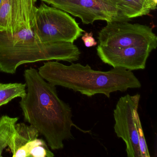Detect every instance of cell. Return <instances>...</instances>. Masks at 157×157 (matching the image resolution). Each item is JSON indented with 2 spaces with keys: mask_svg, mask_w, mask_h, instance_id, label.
<instances>
[{
  "mask_svg": "<svg viewBox=\"0 0 157 157\" xmlns=\"http://www.w3.org/2000/svg\"><path fill=\"white\" fill-rule=\"evenodd\" d=\"M24 76L26 92L20 105L25 121L44 137L51 149H61L64 140L74 139L73 126L87 133L74 124L71 108L59 98L56 86L33 68L25 70Z\"/></svg>",
  "mask_w": 157,
  "mask_h": 157,
  "instance_id": "cell-1",
  "label": "cell"
},
{
  "mask_svg": "<svg viewBox=\"0 0 157 157\" xmlns=\"http://www.w3.org/2000/svg\"><path fill=\"white\" fill-rule=\"evenodd\" d=\"M39 75L54 86H61L92 97L104 94L110 98L112 93L125 92L141 87L139 80L130 71L113 68L108 71L93 69L88 64L72 63L67 66L56 61L45 62L38 69Z\"/></svg>",
  "mask_w": 157,
  "mask_h": 157,
  "instance_id": "cell-2",
  "label": "cell"
},
{
  "mask_svg": "<svg viewBox=\"0 0 157 157\" xmlns=\"http://www.w3.org/2000/svg\"><path fill=\"white\" fill-rule=\"evenodd\" d=\"M81 52L74 43L41 42L30 29L14 34L0 30V71L16 73L18 67L41 61L72 62L79 59Z\"/></svg>",
  "mask_w": 157,
  "mask_h": 157,
  "instance_id": "cell-3",
  "label": "cell"
},
{
  "mask_svg": "<svg viewBox=\"0 0 157 157\" xmlns=\"http://www.w3.org/2000/svg\"><path fill=\"white\" fill-rule=\"evenodd\" d=\"M31 30L44 43H74L85 32L67 13L44 2L36 9Z\"/></svg>",
  "mask_w": 157,
  "mask_h": 157,
  "instance_id": "cell-4",
  "label": "cell"
},
{
  "mask_svg": "<svg viewBox=\"0 0 157 157\" xmlns=\"http://www.w3.org/2000/svg\"><path fill=\"white\" fill-rule=\"evenodd\" d=\"M98 39L100 45L113 48L139 46L153 50L157 47V36L151 27L128 22H107Z\"/></svg>",
  "mask_w": 157,
  "mask_h": 157,
  "instance_id": "cell-5",
  "label": "cell"
},
{
  "mask_svg": "<svg viewBox=\"0 0 157 157\" xmlns=\"http://www.w3.org/2000/svg\"><path fill=\"white\" fill-rule=\"evenodd\" d=\"M140 94H126L119 98L113 111L115 132L126 144L128 157H140L134 111L139 108Z\"/></svg>",
  "mask_w": 157,
  "mask_h": 157,
  "instance_id": "cell-6",
  "label": "cell"
},
{
  "mask_svg": "<svg viewBox=\"0 0 157 157\" xmlns=\"http://www.w3.org/2000/svg\"><path fill=\"white\" fill-rule=\"evenodd\" d=\"M37 0H2L0 6V30L14 34L31 29Z\"/></svg>",
  "mask_w": 157,
  "mask_h": 157,
  "instance_id": "cell-7",
  "label": "cell"
},
{
  "mask_svg": "<svg viewBox=\"0 0 157 157\" xmlns=\"http://www.w3.org/2000/svg\"><path fill=\"white\" fill-rule=\"evenodd\" d=\"M96 51L100 59L105 64L113 68H122L132 71L144 70L147 59L153 50L144 47L113 48L99 45Z\"/></svg>",
  "mask_w": 157,
  "mask_h": 157,
  "instance_id": "cell-8",
  "label": "cell"
},
{
  "mask_svg": "<svg viewBox=\"0 0 157 157\" xmlns=\"http://www.w3.org/2000/svg\"><path fill=\"white\" fill-rule=\"evenodd\" d=\"M50 5L81 20L84 24L96 21H114L113 17L94 0H53Z\"/></svg>",
  "mask_w": 157,
  "mask_h": 157,
  "instance_id": "cell-9",
  "label": "cell"
},
{
  "mask_svg": "<svg viewBox=\"0 0 157 157\" xmlns=\"http://www.w3.org/2000/svg\"><path fill=\"white\" fill-rule=\"evenodd\" d=\"M39 133L35 128L24 123H16L15 130L8 147L13 157H29L30 143L38 138Z\"/></svg>",
  "mask_w": 157,
  "mask_h": 157,
  "instance_id": "cell-10",
  "label": "cell"
},
{
  "mask_svg": "<svg viewBox=\"0 0 157 157\" xmlns=\"http://www.w3.org/2000/svg\"><path fill=\"white\" fill-rule=\"evenodd\" d=\"M117 10L124 21L132 18L148 15L151 10L147 0H118Z\"/></svg>",
  "mask_w": 157,
  "mask_h": 157,
  "instance_id": "cell-11",
  "label": "cell"
},
{
  "mask_svg": "<svg viewBox=\"0 0 157 157\" xmlns=\"http://www.w3.org/2000/svg\"><path fill=\"white\" fill-rule=\"evenodd\" d=\"M26 92L25 83L0 82V107L15 98H22Z\"/></svg>",
  "mask_w": 157,
  "mask_h": 157,
  "instance_id": "cell-12",
  "label": "cell"
},
{
  "mask_svg": "<svg viewBox=\"0 0 157 157\" xmlns=\"http://www.w3.org/2000/svg\"><path fill=\"white\" fill-rule=\"evenodd\" d=\"M18 119V117L7 115L0 117V157H2L3 150L9 146Z\"/></svg>",
  "mask_w": 157,
  "mask_h": 157,
  "instance_id": "cell-13",
  "label": "cell"
},
{
  "mask_svg": "<svg viewBox=\"0 0 157 157\" xmlns=\"http://www.w3.org/2000/svg\"><path fill=\"white\" fill-rule=\"evenodd\" d=\"M28 153L29 157H53L55 156L53 152L49 149L45 141L38 138L31 142Z\"/></svg>",
  "mask_w": 157,
  "mask_h": 157,
  "instance_id": "cell-14",
  "label": "cell"
},
{
  "mask_svg": "<svg viewBox=\"0 0 157 157\" xmlns=\"http://www.w3.org/2000/svg\"><path fill=\"white\" fill-rule=\"evenodd\" d=\"M138 108H136L134 111V117L137 129L138 136L139 146L140 151V157H150L147 145L144 136V132L143 131L142 125L139 115L138 113Z\"/></svg>",
  "mask_w": 157,
  "mask_h": 157,
  "instance_id": "cell-15",
  "label": "cell"
},
{
  "mask_svg": "<svg viewBox=\"0 0 157 157\" xmlns=\"http://www.w3.org/2000/svg\"><path fill=\"white\" fill-rule=\"evenodd\" d=\"M104 8L114 20V21L125 22L119 15L117 10L118 0H94Z\"/></svg>",
  "mask_w": 157,
  "mask_h": 157,
  "instance_id": "cell-16",
  "label": "cell"
},
{
  "mask_svg": "<svg viewBox=\"0 0 157 157\" xmlns=\"http://www.w3.org/2000/svg\"><path fill=\"white\" fill-rule=\"evenodd\" d=\"M82 40L83 41L85 46L87 48L92 47L97 45V42L93 37L92 32L85 33L82 36Z\"/></svg>",
  "mask_w": 157,
  "mask_h": 157,
  "instance_id": "cell-17",
  "label": "cell"
},
{
  "mask_svg": "<svg viewBox=\"0 0 157 157\" xmlns=\"http://www.w3.org/2000/svg\"><path fill=\"white\" fill-rule=\"evenodd\" d=\"M151 10H154L157 9V0H147Z\"/></svg>",
  "mask_w": 157,
  "mask_h": 157,
  "instance_id": "cell-18",
  "label": "cell"
},
{
  "mask_svg": "<svg viewBox=\"0 0 157 157\" xmlns=\"http://www.w3.org/2000/svg\"><path fill=\"white\" fill-rule=\"evenodd\" d=\"M43 2H45V3H47V4H50V3H51V2L53 1V0H41Z\"/></svg>",
  "mask_w": 157,
  "mask_h": 157,
  "instance_id": "cell-19",
  "label": "cell"
},
{
  "mask_svg": "<svg viewBox=\"0 0 157 157\" xmlns=\"http://www.w3.org/2000/svg\"><path fill=\"white\" fill-rule=\"evenodd\" d=\"M2 2V0H0V6H1V4Z\"/></svg>",
  "mask_w": 157,
  "mask_h": 157,
  "instance_id": "cell-20",
  "label": "cell"
}]
</instances>
